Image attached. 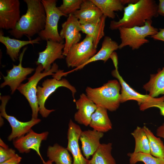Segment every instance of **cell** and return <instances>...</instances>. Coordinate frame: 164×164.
I'll return each instance as SVG.
<instances>
[{"label":"cell","instance_id":"f1b7e54d","mask_svg":"<svg viewBox=\"0 0 164 164\" xmlns=\"http://www.w3.org/2000/svg\"><path fill=\"white\" fill-rule=\"evenodd\" d=\"M131 134L135 140L133 152L150 154L149 139L143 128L137 127Z\"/></svg>","mask_w":164,"mask_h":164},{"label":"cell","instance_id":"30bf717a","mask_svg":"<svg viewBox=\"0 0 164 164\" xmlns=\"http://www.w3.org/2000/svg\"><path fill=\"white\" fill-rule=\"evenodd\" d=\"M48 135L47 131L38 133L31 129L24 135L13 140V144L20 153H27L31 149L33 150L40 158L43 164H46L40 154V148L42 142L46 140Z\"/></svg>","mask_w":164,"mask_h":164},{"label":"cell","instance_id":"3957f363","mask_svg":"<svg viewBox=\"0 0 164 164\" xmlns=\"http://www.w3.org/2000/svg\"><path fill=\"white\" fill-rule=\"evenodd\" d=\"M121 85L116 80L108 81L100 87L92 88L87 87L86 94L97 107L111 111H116L120 101Z\"/></svg>","mask_w":164,"mask_h":164},{"label":"cell","instance_id":"484cf974","mask_svg":"<svg viewBox=\"0 0 164 164\" xmlns=\"http://www.w3.org/2000/svg\"><path fill=\"white\" fill-rule=\"evenodd\" d=\"M112 149L111 143L101 144L88 164H116L112 155Z\"/></svg>","mask_w":164,"mask_h":164},{"label":"cell","instance_id":"9c48e42d","mask_svg":"<svg viewBox=\"0 0 164 164\" xmlns=\"http://www.w3.org/2000/svg\"><path fill=\"white\" fill-rule=\"evenodd\" d=\"M9 96H0L1 103L0 106V116L4 118L9 122L12 128V132L8 137L10 141L24 135L28 133L35 125L39 123L41 119L32 118L28 121L22 122L18 120L13 116L8 115L6 111V105L10 99Z\"/></svg>","mask_w":164,"mask_h":164},{"label":"cell","instance_id":"7402d4cb","mask_svg":"<svg viewBox=\"0 0 164 164\" xmlns=\"http://www.w3.org/2000/svg\"><path fill=\"white\" fill-rule=\"evenodd\" d=\"M106 18L103 15L97 22L81 24V31L92 38L94 46L96 49L100 40L104 36Z\"/></svg>","mask_w":164,"mask_h":164},{"label":"cell","instance_id":"cb8c5ba5","mask_svg":"<svg viewBox=\"0 0 164 164\" xmlns=\"http://www.w3.org/2000/svg\"><path fill=\"white\" fill-rule=\"evenodd\" d=\"M149 80L143 86L151 97H155L160 94L164 95V67L157 73L151 74Z\"/></svg>","mask_w":164,"mask_h":164},{"label":"cell","instance_id":"d4e9b609","mask_svg":"<svg viewBox=\"0 0 164 164\" xmlns=\"http://www.w3.org/2000/svg\"><path fill=\"white\" fill-rule=\"evenodd\" d=\"M46 153L49 160L55 164H73L68 151L57 143L49 146Z\"/></svg>","mask_w":164,"mask_h":164},{"label":"cell","instance_id":"8fae6325","mask_svg":"<svg viewBox=\"0 0 164 164\" xmlns=\"http://www.w3.org/2000/svg\"><path fill=\"white\" fill-rule=\"evenodd\" d=\"M27 49V47H25L20 53L18 65L13 64L12 69L7 71V75L6 76L2 75L4 81L1 84L0 87L3 88L6 85L9 86L11 94H13L17 89L22 82L26 79L27 76L35 70L33 68L24 67L22 66L23 56Z\"/></svg>","mask_w":164,"mask_h":164},{"label":"cell","instance_id":"4fadbf2b","mask_svg":"<svg viewBox=\"0 0 164 164\" xmlns=\"http://www.w3.org/2000/svg\"><path fill=\"white\" fill-rule=\"evenodd\" d=\"M61 27L60 35L62 38L65 39L63 54L66 56L71 47L79 42L81 39V24L73 14H70Z\"/></svg>","mask_w":164,"mask_h":164},{"label":"cell","instance_id":"44dd1931","mask_svg":"<svg viewBox=\"0 0 164 164\" xmlns=\"http://www.w3.org/2000/svg\"><path fill=\"white\" fill-rule=\"evenodd\" d=\"M107 110L97 107L92 114L89 126L97 131L106 132L112 128V124L108 116Z\"/></svg>","mask_w":164,"mask_h":164},{"label":"cell","instance_id":"5bb4252c","mask_svg":"<svg viewBox=\"0 0 164 164\" xmlns=\"http://www.w3.org/2000/svg\"><path fill=\"white\" fill-rule=\"evenodd\" d=\"M64 46V42L47 41L45 49L38 53V58L36 62V65H41L44 70L43 71H48L51 68V64L56 60L63 58V53Z\"/></svg>","mask_w":164,"mask_h":164},{"label":"cell","instance_id":"4316f807","mask_svg":"<svg viewBox=\"0 0 164 164\" xmlns=\"http://www.w3.org/2000/svg\"><path fill=\"white\" fill-rule=\"evenodd\" d=\"M99 9L103 15L114 19L115 11H121L125 7L122 0H91Z\"/></svg>","mask_w":164,"mask_h":164},{"label":"cell","instance_id":"9a60e30c","mask_svg":"<svg viewBox=\"0 0 164 164\" xmlns=\"http://www.w3.org/2000/svg\"><path fill=\"white\" fill-rule=\"evenodd\" d=\"M82 131L79 126L70 119L67 132L68 144L66 149L73 156V164H88L89 160L82 154L79 140Z\"/></svg>","mask_w":164,"mask_h":164},{"label":"cell","instance_id":"f546056e","mask_svg":"<svg viewBox=\"0 0 164 164\" xmlns=\"http://www.w3.org/2000/svg\"><path fill=\"white\" fill-rule=\"evenodd\" d=\"M130 164H136L139 162L144 164H164V159L155 157L151 154L143 152L128 153Z\"/></svg>","mask_w":164,"mask_h":164},{"label":"cell","instance_id":"1f68e13d","mask_svg":"<svg viewBox=\"0 0 164 164\" xmlns=\"http://www.w3.org/2000/svg\"><path fill=\"white\" fill-rule=\"evenodd\" d=\"M152 107L158 108L160 110V114L164 116V101L160 100L146 102L139 105V109L142 111H144L148 108Z\"/></svg>","mask_w":164,"mask_h":164},{"label":"cell","instance_id":"d590c367","mask_svg":"<svg viewBox=\"0 0 164 164\" xmlns=\"http://www.w3.org/2000/svg\"><path fill=\"white\" fill-rule=\"evenodd\" d=\"M110 58H111L113 62L115 69H118V58L117 53L114 52L111 55Z\"/></svg>","mask_w":164,"mask_h":164},{"label":"cell","instance_id":"d6a6232c","mask_svg":"<svg viewBox=\"0 0 164 164\" xmlns=\"http://www.w3.org/2000/svg\"><path fill=\"white\" fill-rule=\"evenodd\" d=\"M16 154L15 150L12 149L0 146V163L13 157Z\"/></svg>","mask_w":164,"mask_h":164},{"label":"cell","instance_id":"8992f818","mask_svg":"<svg viewBox=\"0 0 164 164\" xmlns=\"http://www.w3.org/2000/svg\"><path fill=\"white\" fill-rule=\"evenodd\" d=\"M46 14L44 29L38 34L42 40H51L62 42L64 39L60 37L58 29V22L61 16H67L56 6V0H41Z\"/></svg>","mask_w":164,"mask_h":164},{"label":"cell","instance_id":"5b68a950","mask_svg":"<svg viewBox=\"0 0 164 164\" xmlns=\"http://www.w3.org/2000/svg\"><path fill=\"white\" fill-rule=\"evenodd\" d=\"M58 68V65L54 63L49 71L42 72L43 69L42 65L39 64L37 65L33 75L28 78V82L25 84H22L17 88L29 102L32 111V118H37L39 112L37 96V85L38 82L46 76L54 75L55 74L54 73L59 70Z\"/></svg>","mask_w":164,"mask_h":164},{"label":"cell","instance_id":"8d00e7d4","mask_svg":"<svg viewBox=\"0 0 164 164\" xmlns=\"http://www.w3.org/2000/svg\"><path fill=\"white\" fill-rule=\"evenodd\" d=\"M156 134L157 136L164 139V123L158 127Z\"/></svg>","mask_w":164,"mask_h":164},{"label":"cell","instance_id":"ab89813d","mask_svg":"<svg viewBox=\"0 0 164 164\" xmlns=\"http://www.w3.org/2000/svg\"><path fill=\"white\" fill-rule=\"evenodd\" d=\"M19 164H21V163H19Z\"/></svg>","mask_w":164,"mask_h":164},{"label":"cell","instance_id":"f35d334b","mask_svg":"<svg viewBox=\"0 0 164 164\" xmlns=\"http://www.w3.org/2000/svg\"><path fill=\"white\" fill-rule=\"evenodd\" d=\"M46 164H53L52 161L50 160H48L47 162H46Z\"/></svg>","mask_w":164,"mask_h":164},{"label":"cell","instance_id":"836d02e7","mask_svg":"<svg viewBox=\"0 0 164 164\" xmlns=\"http://www.w3.org/2000/svg\"><path fill=\"white\" fill-rule=\"evenodd\" d=\"M22 158L16 154L13 157L0 163V164H19Z\"/></svg>","mask_w":164,"mask_h":164},{"label":"cell","instance_id":"74e56055","mask_svg":"<svg viewBox=\"0 0 164 164\" xmlns=\"http://www.w3.org/2000/svg\"><path fill=\"white\" fill-rule=\"evenodd\" d=\"M158 12L159 15L164 16V0H159Z\"/></svg>","mask_w":164,"mask_h":164},{"label":"cell","instance_id":"ba28073f","mask_svg":"<svg viewBox=\"0 0 164 164\" xmlns=\"http://www.w3.org/2000/svg\"><path fill=\"white\" fill-rule=\"evenodd\" d=\"M66 87L71 91L74 99V95L77 92L75 87L71 85L67 80L56 77L53 79H47L42 84V86H37V96L39 107V113L43 118H46L50 114L55 111L49 110L45 107V103L49 97L59 87Z\"/></svg>","mask_w":164,"mask_h":164},{"label":"cell","instance_id":"7a4b0ae2","mask_svg":"<svg viewBox=\"0 0 164 164\" xmlns=\"http://www.w3.org/2000/svg\"><path fill=\"white\" fill-rule=\"evenodd\" d=\"M123 10V15L121 19L118 21L111 22V29L143 26L147 20H152L159 15L158 5L153 0H138L135 3L128 4Z\"/></svg>","mask_w":164,"mask_h":164},{"label":"cell","instance_id":"2e32d148","mask_svg":"<svg viewBox=\"0 0 164 164\" xmlns=\"http://www.w3.org/2000/svg\"><path fill=\"white\" fill-rule=\"evenodd\" d=\"M111 73L114 77L118 79L121 86V103L134 100L136 101L139 106L146 102L164 100V95L159 98L152 97L149 94H142L135 91L125 81L120 75L118 69H115L112 71Z\"/></svg>","mask_w":164,"mask_h":164},{"label":"cell","instance_id":"ac0fdd59","mask_svg":"<svg viewBox=\"0 0 164 164\" xmlns=\"http://www.w3.org/2000/svg\"><path fill=\"white\" fill-rule=\"evenodd\" d=\"M104 135V133L94 129L82 131L79 139L83 154L86 159L93 155L98 149L101 144L100 139Z\"/></svg>","mask_w":164,"mask_h":164},{"label":"cell","instance_id":"7c38bea8","mask_svg":"<svg viewBox=\"0 0 164 164\" xmlns=\"http://www.w3.org/2000/svg\"><path fill=\"white\" fill-rule=\"evenodd\" d=\"M19 0H0V28L10 30L15 27L20 17Z\"/></svg>","mask_w":164,"mask_h":164},{"label":"cell","instance_id":"4dcf8cb0","mask_svg":"<svg viewBox=\"0 0 164 164\" xmlns=\"http://www.w3.org/2000/svg\"><path fill=\"white\" fill-rule=\"evenodd\" d=\"M83 0H63L58 9L66 16L73 14L79 10Z\"/></svg>","mask_w":164,"mask_h":164},{"label":"cell","instance_id":"6da1fadb","mask_svg":"<svg viewBox=\"0 0 164 164\" xmlns=\"http://www.w3.org/2000/svg\"><path fill=\"white\" fill-rule=\"evenodd\" d=\"M27 5L26 13L22 15L15 27L9 33L16 39L26 36L29 40L38 34L45 26L46 14L43 5L40 0H24Z\"/></svg>","mask_w":164,"mask_h":164},{"label":"cell","instance_id":"e575fe53","mask_svg":"<svg viewBox=\"0 0 164 164\" xmlns=\"http://www.w3.org/2000/svg\"><path fill=\"white\" fill-rule=\"evenodd\" d=\"M150 37L155 40L162 41L164 42V28L159 29L155 34ZM163 53L164 54V50Z\"/></svg>","mask_w":164,"mask_h":164},{"label":"cell","instance_id":"e0dca14e","mask_svg":"<svg viewBox=\"0 0 164 164\" xmlns=\"http://www.w3.org/2000/svg\"><path fill=\"white\" fill-rule=\"evenodd\" d=\"M77 111L74 115V120L86 126L89 125L91 116L97 108V106L87 96L82 93L79 98L75 101Z\"/></svg>","mask_w":164,"mask_h":164},{"label":"cell","instance_id":"ffe728a7","mask_svg":"<svg viewBox=\"0 0 164 164\" xmlns=\"http://www.w3.org/2000/svg\"><path fill=\"white\" fill-rule=\"evenodd\" d=\"M41 40L39 36L34 39L28 40L11 38L9 36H5L2 31H0V42L5 45L6 53L14 62L19 58L20 50L22 47L29 44L39 43V41Z\"/></svg>","mask_w":164,"mask_h":164},{"label":"cell","instance_id":"d6986e66","mask_svg":"<svg viewBox=\"0 0 164 164\" xmlns=\"http://www.w3.org/2000/svg\"><path fill=\"white\" fill-rule=\"evenodd\" d=\"M73 14L81 25L97 22L103 15L91 0H83L80 9Z\"/></svg>","mask_w":164,"mask_h":164},{"label":"cell","instance_id":"52a82bcc","mask_svg":"<svg viewBox=\"0 0 164 164\" xmlns=\"http://www.w3.org/2000/svg\"><path fill=\"white\" fill-rule=\"evenodd\" d=\"M97 52L92 38L87 35L82 41L73 45L66 56V61L68 67L75 68L68 73L81 69Z\"/></svg>","mask_w":164,"mask_h":164},{"label":"cell","instance_id":"603a6c76","mask_svg":"<svg viewBox=\"0 0 164 164\" xmlns=\"http://www.w3.org/2000/svg\"><path fill=\"white\" fill-rule=\"evenodd\" d=\"M118 49L119 45L117 42L108 36H105L100 50L83 65L81 69L90 63L98 60H102L104 63L106 62L110 58L111 54Z\"/></svg>","mask_w":164,"mask_h":164},{"label":"cell","instance_id":"277c9868","mask_svg":"<svg viewBox=\"0 0 164 164\" xmlns=\"http://www.w3.org/2000/svg\"><path fill=\"white\" fill-rule=\"evenodd\" d=\"M152 20H147L143 26L119 28L118 29L121 40V43L119 45V49L128 46L134 50L149 43V41L146 37L152 36L159 31L157 28L152 25Z\"/></svg>","mask_w":164,"mask_h":164},{"label":"cell","instance_id":"83f0119b","mask_svg":"<svg viewBox=\"0 0 164 164\" xmlns=\"http://www.w3.org/2000/svg\"><path fill=\"white\" fill-rule=\"evenodd\" d=\"M149 141L150 154L153 156L164 159V144L160 138L155 136L146 126L142 127Z\"/></svg>","mask_w":164,"mask_h":164}]
</instances>
